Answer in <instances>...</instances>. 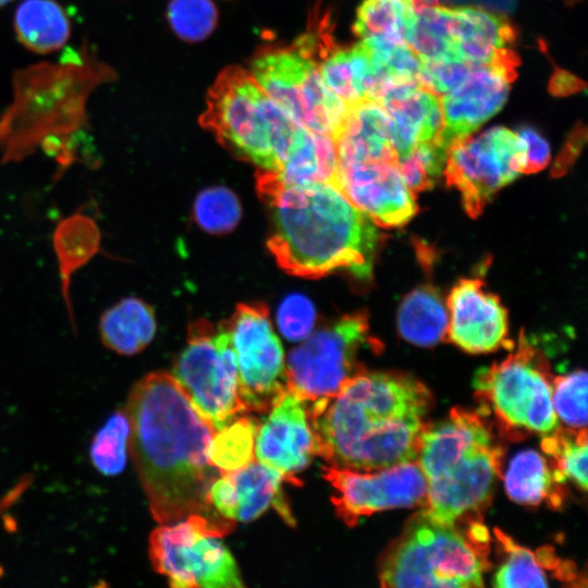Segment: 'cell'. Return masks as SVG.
Segmentation results:
<instances>
[{"instance_id": "6da1fadb", "label": "cell", "mask_w": 588, "mask_h": 588, "mask_svg": "<svg viewBox=\"0 0 588 588\" xmlns=\"http://www.w3.org/2000/svg\"><path fill=\"white\" fill-rule=\"evenodd\" d=\"M124 412L130 452L155 520L167 525L191 515L224 519L209 500L210 486L221 474L208 457L216 429L173 376L146 375L131 390Z\"/></svg>"}, {"instance_id": "7a4b0ae2", "label": "cell", "mask_w": 588, "mask_h": 588, "mask_svg": "<svg viewBox=\"0 0 588 588\" xmlns=\"http://www.w3.org/2000/svg\"><path fill=\"white\" fill-rule=\"evenodd\" d=\"M431 394L402 372L364 370L308 405L315 455L329 466L376 470L417 460Z\"/></svg>"}, {"instance_id": "3957f363", "label": "cell", "mask_w": 588, "mask_h": 588, "mask_svg": "<svg viewBox=\"0 0 588 588\" xmlns=\"http://www.w3.org/2000/svg\"><path fill=\"white\" fill-rule=\"evenodd\" d=\"M257 192L271 220L267 247L283 271L305 279L342 271L371 277L383 235L335 184L287 185L258 171Z\"/></svg>"}, {"instance_id": "277c9868", "label": "cell", "mask_w": 588, "mask_h": 588, "mask_svg": "<svg viewBox=\"0 0 588 588\" xmlns=\"http://www.w3.org/2000/svg\"><path fill=\"white\" fill-rule=\"evenodd\" d=\"M114 74L87 47L61 63L16 71L12 102L0 115V161L20 162L39 146L54 158L74 156V135L87 126L88 96Z\"/></svg>"}, {"instance_id": "5b68a950", "label": "cell", "mask_w": 588, "mask_h": 588, "mask_svg": "<svg viewBox=\"0 0 588 588\" xmlns=\"http://www.w3.org/2000/svg\"><path fill=\"white\" fill-rule=\"evenodd\" d=\"M503 449L480 414L460 407L426 424L417 462L427 493L419 513L444 525L480 519L501 474Z\"/></svg>"}, {"instance_id": "8992f818", "label": "cell", "mask_w": 588, "mask_h": 588, "mask_svg": "<svg viewBox=\"0 0 588 588\" xmlns=\"http://www.w3.org/2000/svg\"><path fill=\"white\" fill-rule=\"evenodd\" d=\"M199 121L224 148L271 173L281 169L303 128L250 72L235 65L217 76Z\"/></svg>"}, {"instance_id": "52a82bcc", "label": "cell", "mask_w": 588, "mask_h": 588, "mask_svg": "<svg viewBox=\"0 0 588 588\" xmlns=\"http://www.w3.org/2000/svg\"><path fill=\"white\" fill-rule=\"evenodd\" d=\"M489 541L480 519L444 525L418 512L384 554L380 585L481 587L489 567Z\"/></svg>"}, {"instance_id": "ba28073f", "label": "cell", "mask_w": 588, "mask_h": 588, "mask_svg": "<svg viewBox=\"0 0 588 588\" xmlns=\"http://www.w3.org/2000/svg\"><path fill=\"white\" fill-rule=\"evenodd\" d=\"M553 378L544 356L520 334L515 352L476 372L474 387L483 409L492 412L505 430L544 434L559 422L552 405Z\"/></svg>"}, {"instance_id": "9c48e42d", "label": "cell", "mask_w": 588, "mask_h": 588, "mask_svg": "<svg viewBox=\"0 0 588 588\" xmlns=\"http://www.w3.org/2000/svg\"><path fill=\"white\" fill-rule=\"evenodd\" d=\"M234 520L201 515L161 525L149 537V556L156 572L175 588L244 587L237 565L219 540Z\"/></svg>"}, {"instance_id": "30bf717a", "label": "cell", "mask_w": 588, "mask_h": 588, "mask_svg": "<svg viewBox=\"0 0 588 588\" xmlns=\"http://www.w3.org/2000/svg\"><path fill=\"white\" fill-rule=\"evenodd\" d=\"M368 315L356 311L310 333L293 348L285 365L287 389L306 406L328 401L343 383L365 370L358 356L365 346L379 348Z\"/></svg>"}, {"instance_id": "8fae6325", "label": "cell", "mask_w": 588, "mask_h": 588, "mask_svg": "<svg viewBox=\"0 0 588 588\" xmlns=\"http://www.w3.org/2000/svg\"><path fill=\"white\" fill-rule=\"evenodd\" d=\"M172 376L216 431L245 412L236 357L224 321L213 327L200 319L189 326L187 345Z\"/></svg>"}, {"instance_id": "7c38bea8", "label": "cell", "mask_w": 588, "mask_h": 588, "mask_svg": "<svg viewBox=\"0 0 588 588\" xmlns=\"http://www.w3.org/2000/svg\"><path fill=\"white\" fill-rule=\"evenodd\" d=\"M250 73L298 125L336 137L350 107L329 89L316 62L296 46L265 50L253 60Z\"/></svg>"}, {"instance_id": "4fadbf2b", "label": "cell", "mask_w": 588, "mask_h": 588, "mask_svg": "<svg viewBox=\"0 0 588 588\" xmlns=\"http://www.w3.org/2000/svg\"><path fill=\"white\" fill-rule=\"evenodd\" d=\"M224 323L236 357L244 409L269 412L287 384L284 352L267 307L261 303L240 304Z\"/></svg>"}, {"instance_id": "5bb4252c", "label": "cell", "mask_w": 588, "mask_h": 588, "mask_svg": "<svg viewBox=\"0 0 588 588\" xmlns=\"http://www.w3.org/2000/svg\"><path fill=\"white\" fill-rule=\"evenodd\" d=\"M516 134L504 126L491 127L477 137L467 136L448 151L443 174L446 184L461 194L468 216L482 213L492 196L520 171Z\"/></svg>"}, {"instance_id": "9a60e30c", "label": "cell", "mask_w": 588, "mask_h": 588, "mask_svg": "<svg viewBox=\"0 0 588 588\" xmlns=\"http://www.w3.org/2000/svg\"><path fill=\"white\" fill-rule=\"evenodd\" d=\"M322 476L333 488L336 515L350 527L376 512L422 505L425 475L416 461L376 470L323 466Z\"/></svg>"}, {"instance_id": "2e32d148", "label": "cell", "mask_w": 588, "mask_h": 588, "mask_svg": "<svg viewBox=\"0 0 588 588\" xmlns=\"http://www.w3.org/2000/svg\"><path fill=\"white\" fill-rule=\"evenodd\" d=\"M518 57L513 51L491 62L473 64L466 78L440 98L443 128L439 144L449 148L470 136L481 124L504 106L510 83L516 77Z\"/></svg>"}, {"instance_id": "e0dca14e", "label": "cell", "mask_w": 588, "mask_h": 588, "mask_svg": "<svg viewBox=\"0 0 588 588\" xmlns=\"http://www.w3.org/2000/svg\"><path fill=\"white\" fill-rule=\"evenodd\" d=\"M335 185L379 226H401L417 212L415 194L406 185L399 162L338 161Z\"/></svg>"}, {"instance_id": "ac0fdd59", "label": "cell", "mask_w": 588, "mask_h": 588, "mask_svg": "<svg viewBox=\"0 0 588 588\" xmlns=\"http://www.w3.org/2000/svg\"><path fill=\"white\" fill-rule=\"evenodd\" d=\"M448 308L446 341L474 354L512 346L507 311L495 294L485 290L482 280H460L450 292Z\"/></svg>"}, {"instance_id": "d6986e66", "label": "cell", "mask_w": 588, "mask_h": 588, "mask_svg": "<svg viewBox=\"0 0 588 588\" xmlns=\"http://www.w3.org/2000/svg\"><path fill=\"white\" fill-rule=\"evenodd\" d=\"M314 438L307 407L294 392L286 390L270 408L259 425L256 442V460L280 471L285 480L294 482V476L310 463Z\"/></svg>"}, {"instance_id": "ffe728a7", "label": "cell", "mask_w": 588, "mask_h": 588, "mask_svg": "<svg viewBox=\"0 0 588 588\" xmlns=\"http://www.w3.org/2000/svg\"><path fill=\"white\" fill-rule=\"evenodd\" d=\"M283 475L257 460L247 466L221 471L209 489V500L224 518L250 522L269 507L294 525L291 510L282 491Z\"/></svg>"}, {"instance_id": "44dd1931", "label": "cell", "mask_w": 588, "mask_h": 588, "mask_svg": "<svg viewBox=\"0 0 588 588\" xmlns=\"http://www.w3.org/2000/svg\"><path fill=\"white\" fill-rule=\"evenodd\" d=\"M379 103L392 120L399 161L407 158L419 144L436 140L443 128L440 97L421 86L393 90Z\"/></svg>"}, {"instance_id": "7402d4cb", "label": "cell", "mask_w": 588, "mask_h": 588, "mask_svg": "<svg viewBox=\"0 0 588 588\" xmlns=\"http://www.w3.org/2000/svg\"><path fill=\"white\" fill-rule=\"evenodd\" d=\"M452 9L454 51L458 59L491 63L513 52L510 45L516 32L504 16L474 7Z\"/></svg>"}, {"instance_id": "603a6c76", "label": "cell", "mask_w": 588, "mask_h": 588, "mask_svg": "<svg viewBox=\"0 0 588 588\" xmlns=\"http://www.w3.org/2000/svg\"><path fill=\"white\" fill-rule=\"evenodd\" d=\"M494 534L505 555L504 562L494 574V587H548L549 573L563 581L578 579L575 566L559 559L552 548L542 547L531 551L500 529H494Z\"/></svg>"}, {"instance_id": "cb8c5ba5", "label": "cell", "mask_w": 588, "mask_h": 588, "mask_svg": "<svg viewBox=\"0 0 588 588\" xmlns=\"http://www.w3.org/2000/svg\"><path fill=\"white\" fill-rule=\"evenodd\" d=\"M102 344L120 355H135L154 339L157 322L154 309L137 297H124L107 308L99 319Z\"/></svg>"}, {"instance_id": "d4e9b609", "label": "cell", "mask_w": 588, "mask_h": 588, "mask_svg": "<svg viewBox=\"0 0 588 588\" xmlns=\"http://www.w3.org/2000/svg\"><path fill=\"white\" fill-rule=\"evenodd\" d=\"M336 167L335 138L303 127L287 159L281 169L272 174L287 185L319 182L335 184Z\"/></svg>"}, {"instance_id": "484cf974", "label": "cell", "mask_w": 588, "mask_h": 588, "mask_svg": "<svg viewBox=\"0 0 588 588\" xmlns=\"http://www.w3.org/2000/svg\"><path fill=\"white\" fill-rule=\"evenodd\" d=\"M19 41L30 51L49 53L62 48L71 35V21L56 0H23L14 14Z\"/></svg>"}, {"instance_id": "4316f807", "label": "cell", "mask_w": 588, "mask_h": 588, "mask_svg": "<svg viewBox=\"0 0 588 588\" xmlns=\"http://www.w3.org/2000/svg\"><path fill=\"white\" fill-rule=\"evenodd\" d=\"M449 314L436 287L425 284L408 293L397 311V329L407 342L432 346L445 340Z\"/></svg>"}, {"instance_id": "83f0119b", "label": "cell", "mask_w": 588, "mask_h": 588, "mask_svg": "<svg viewBox=\"0 0 588 588\" xmlns=\"http://www.w3.org/2000/svg\"><path fill=\"white\" fill-rule=\"evenodd\" d=\"M504 482L509 497L517 503L536 505L546 501L552 507L562 504L549 462L534 450L522 451L512 458Z\"/></svg>"}, {"instance_id": "f1b7e54d", "label": "cell", "mask_w": 588, "mask_h": 588, "mask_svg": "<svg viewBox=\"0 0 588 588\" xmlns=\"http://www.w3.org/2000/svg\"><path fill=\"white\" fill-rule=\"evenodd\" d=\"M414 10L412 0H364L357 9L354 34L371 46L406 44V26Z\"/></svg>"}, {"instance_id": "f546056e", "label": "cell", "mask_w": 588, "mask_h": 588, "mask_svg": "<svg viewBox=\"0 0 588 588\" xmlns=\"http://www.w3.org/2000/svg\"><path fill=\"white\" fill-rule=\"evenodd\" d=\"M452 30V8L422 5L414 10L407 22L405 41L424 60L458 59Z\"/></svg>"}, {"instance_id": "4dcf8cb0", "label": "cell", "mask_w": 588, "mask_h": 588, "mask_svg": "<svg viewBox=\"0 0 588 588\" xmlns=\"http://www.w3.org/2000/svg\"><path fill=\"white\" fill-rule=\"evenodd\" d=\"M542 451L550 457L549 463L556 483L574 481L583 491L587 488V430L556 427L544 433Z\"/></svg>"}, {"instance_id": "1f68e13d", "label": "cell", "mask_w": 588, "mask_h": 588, "mask_svg": "<svg viewBox=\"0 0 588 588\" xmlns=\"http://www.w3.org/2000/svg\"><path fill=\"white\" fill-rule=\"evenodd\" d=\"M99 241L95 222L85 215H73L58 225L53 245L59 258L63 291H68L71 274L97 253Z\"/></svg>"}, {"instance_id": "d6a6232c", "label": "cell", "mask_w": 588, "mask_h": 588, "mask_svg": "<svg viewBox=\"0 0 588 588\" xmlns=\"http://www.w3.org/2000/svg\"><path fill=\"white\" fill-rule=\"evenodd\" d=\"M259 425V421L254 417L237 416L226 426L217 430L208 449L210 463L220 471H231L254 462Z\"/></svg>"}, {"instance_id": "836d02e7", "label": "cell", "mask_w": 588, "mask_h": 588, "mask_svg": "<svg viewBox=\"0 0 588 588\" xmlns=\"http://www.w3.org/2000/svg\"><path fill=\"white\" fill-rule=\"evenodd\" d=\"M130 421L124 411L114 412L96 432L90 444L94 467L105 476L119 475L125 467Z\"/></svg>"}, {"instance_id": "e575fe53", "label": "cell", "mask_w": 588, "mask_h": 588, "mask_svg": "<svg viewBox=\"0 0 588 588\" xmlns=\"http://www.w3.org/2000/svg\"><path fill=\"white\" fill-rule=\"evenodd\" d=\"M194 216L203 230L225 233L233 230L240 221V200L226 187H209L198 194L194 205Z\"/></svg>"}, {"instance_id": "d590c367", "label": "cell", "mask_w": 588, "mask_h": 588, "mask_svg": "<svg viewBox=\"0 0 588 588\" xmlns=\"http://www.w3.org/2000/svg\"><path fill=\"white\" fill-rule=\"evenodd\" d=\"M168 20L173 32L183 40L200 41L217 24V9L211 0H171Z\"/></svg>"}, {"instance_id": "8d00e7d4", "label": "cell", "mask_w": 588, "mask_h": 588, "mask_svg": "<svg viewBox=\"0 0 588 588\" xmlns=\"http://www.w3.org/2000/svg\"><path fill=\"white\" fill-rule=\"evenodd\" d=\"M552 405L556 417L567 427L586 428L587 425V373L575 370L558 376L552 381Z\"/></svg>"}, {"instance_id": "74e56055", "label": "cell", "mask_w": 588, "mask_h": 588, "mask_svg": "<svg viewBox=\"0 0 588 588\" xmlns=\"http://www.w3.org/2000/svg\"><path fill=\"white\" fill-rule=\"evenodd\" d=\"M448 150L438 140L416 146L409 156L399 161L400 172L414 193L431 188L441 175Z\"/></svg>"}, {"instance_id": "f35d334b", "label": "cell", "mask_w": 588, "mask_h": 588, "mask_svg": "<svg viewBox=\"0 0 588 588\" xmlns=\"http://www.w3.org/2000/svg\"><path fill=\"white\" fill-rule=\"evenodd\" d=\"M420 60L419 85L439 97L457 87L474 64L460 59Z\"/></svg>"}, {"instance_id": "ab89813d", "label": "cell", "mask_w": 588, "mask_h": 588, "mask_svg": "<svg viewBox=\"0 0 588 588\" xmlns=\"http://www.w3.org/2000/svg\"><path fill=\"white\" fill-rule=\"evenodd\" d=\"M315 308L311 302L299 294L284 298L278 309L277 320L282 334L290 341H303L314 328Z\"/></svg>"}, {"instance_id": "60d3db41", "label": "cell", "mask_w": 588, "mask_h": 588, "mask_svg": "<svg viewBox=\"0 0 588 588\" xmlns=\"http://www.w3.org/2000/svg\"><path fill=\"white\" fill-rule=\"evenodd\" d=\"M520 152L522 173H535L544 169L551 157L548 142L532 127L523 126L516 133Z\"/></svg>"}, {"instance_id": "b9f144b4", "label": "cell", "mask_w": 588, "mask_h": 588, "mask_svg": "<svg viewBox=\"0 0 588 588\" xmlns=\"http://www.w3.org/2000/svg\"><path fill=\"white\" fill-rule=\"evenodd\" d=\"M585 140L586 128L583 125L575 126L565 142L560 155L555 159L552 167L553 176L558 177L564 175L568 171L572 163L578 157Z\"/></svg>"}, {"instance_id": "7bdbcfd3", "label": "cell", "mask_w": 588, "mask_h": 588, "mask_svg": "<svg viewBox=\"0 0 588 588\" xmlns=\"http://www.w3.org/2000/svg\"><path fill=\"white\" fill-rule=\"evenodd\" d=\"M584 85L575 76L566 72H555L552 82L551 90L555 95H566L568 93L576 91L580 89V86Z\"/></svg>"}, {"instance_id": "ee69618b", "label": "cell", "mask_w": 588, "mask_h": 588, "mask_svg": "<svg viewBox=\"0 0 588 588\" xmlns=\"http://www.w3.org/2000/svg\"><path fill=\"white\" fill-rule=\"evenodd\" d=\"M12 0H0V7L8 4Z\"/></svg>"}, {"instance_id": "f6af8a7d", "label": "cell", "mask_w": 588, "mask_h": 588, "mask_svg": "<svg viewBox=\"0 0 588 588\" xmlns=\"http://www.w3.org/2000/svg\"><path fill=\"white\" fill-rule=\"evenodd\" d=\"M2 574H3V571H2V568L0 567V577L2 576Z\"/></svg>"}]
</instances>
